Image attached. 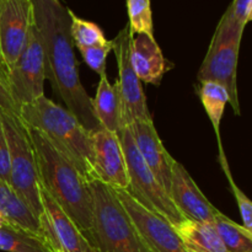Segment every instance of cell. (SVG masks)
I'll list each match as a JSON object with an SVG mask.
<instances>
[{
    "instance_id": "obj_1",
    "label": "cell",
    "mask_w": 252,
    "mask_h": 252,
    "mask_svg": "<svg viewBox=\"0 0 252 252\" xmlns=\"http://www.w3.org/2000/svg\"><path fill=\"white\" fill-rule=\"evenodd\" d=\"M33 20L44 57L46 79L54 95L61 97L88 130L101 128L89 96L79 76V63L70 36V10L62 0H32Z\"/></svg>"
},
{
    "instance_id": "obj_2",
    "label": "cell",
    "mask_w": 252,
    "mask_h": 252,
    "mask_svg": "<svg viewBox=\"0 0 252 252\" xmlns=\"http://www.w3.org/2000/svg\"><path fill=\"white\" fill-rule=\"evenodd\" d=\"M27 129L33 145L41 187L73 219L89 241L93 228V196L89 182L42 133L29 127Z\"/></svg>"
},
{
    "instance_id": "obj_3",
    "label": "cell",
    "mask_w": 252,
    "mask_h": 252,
    "mask_svg": "<svg viewBox=\"0 0 252 252\" xmlns=\"http://www.w3.org/2000/svg\"><path fill=\"white\" fill-rule=\"evenodd\" d=\"M20 118L27 127L42 133L86 181L96 180L91 132L70 111L43 95L22 106Z\"/></svg>"
},
{
    "instance_id": "obj_4",
    "label": "cell",
    "mask_w": 252,
    "mask_h": 252,
    "mask_svg": "<svg viewBox=\"0 0 252 252\" xmlns=\"http://www.w3.org/2000/svg\"><path fill=\"white\" fill-rule=\"evenodd\" d=\"M93 196V228L89 243L96 252H150L115 189L98 180L89 182Z\"/></svg>"
},
{
    "instance_id": "obj_5",
    "label": "cell",
    "mask_w": 252,
    "mask_h": 252,
    "mask_svg": "<svg viewBox=\"0 0 252 252\" xmlns=\"http://www.w3.org/2000/svg\"><path fill=\"white\" fill-rule=\"evenodd\" d=\"M245 29L234 20L230 9H226L212 37L208 52L201 64L197 80L216 81L226 89L229 103L236 116H240L238 93V61Z\"/></svg>"
},
{
    "instance_id": "obj_6",
    "label": "cell",
    "mask_w": 252,
    "mask_h": 252,
    "mask_svg": "<svg viewBox=\"0 0 252 252\" xmlns=\"http://www.w3.org/2000/svg\"><path fill=\"white\" fill-rule=\"evenodd\" d=\"M9 145V186L38 219L42 213L41 182L29 129L16 116L0 112Z\"/></svg>"
},
{
    "instance_id": "obj_7",
    "label": "cell",
    "mask_w": 252,
    "mask_h": 252,
    "mask_svg": "<svg viewBox=\"0 0 252 252\" xmlns=\"http://www.w3.org/2000/svg\"><path fill=\"white\" fill-rule=\"evenodd\" d=\"M118 138L125 155L128 179H129V185L126 192L137 203L157 216L161 217L174 228L179 225L181 221L185 220V218L177 211L167 192L158 182L154 174L150 171L148 165L140 157L129 128H123L118 133Z\"/></svg>"
},
{
    "instance_id": "obj_8",
    "label": "cell",
    "mask_w": 252,
    "mask_h": 252,
    "mask_svg": "<svg viewBox=\"0 0 252 252\" xmlns=\"http://www.w3.org/2000/svg\"><path fill=\"white\" fill-rule=\"evenodd\" d=\"M6 76L10 94L19 111L22 106L29 105L44 95V57L34 20L24 49Z\"/></svg>"
},
{
    "instance_id": "obj_9",
    "label": "cell",
    "mask_w": 252,
    "mask_h": 252,
    "mask_svg": "<svg viewBox=\"0 0 252 252\" xmlns=\"http://www.w3.org/2000/svg\"><path fill=\"white\" fill-rule=\"evenodd\" d=\"M130 39L132 34L129 26L118 32L112 39V51L115 52L118 65V89H120L121 106H122L123 127H128L138 118H150L147 105V97L143 91L142 81L138 79L130 64Z\"/></svg>"
},
{
    "instance_id": "obj_10",
    "label": "cell",
    "mask_w": 252,
    "mask_h": 252,
    "mask_svg": "<svg viewBox=\"0 0 252 252\" xmlns=\"http://www.w3.org/2000/svg\"><path fill=\"white\" fill-rule=\"evenodd\" d=\"M39 230L51 252H96L73 219L41 187Z\"/></svg>"
},
{
    "instance_id": "obj_11",
    "label": "cell",
    "mask_w": 252,
    "mask_h": 252,
    "mask_svg": "<svg viewBox=\"0 0 252 252\" xmlns=\"http://www.w3.org/2000/svg\"><path fill=\"white\" fill-rule=\"evenodd\" d=\"M32 25V0H0V66L5 73L19 59Z\"/></svg>"
},
{
    "instance_id": "obj_12",
    "label": "cell",
    "mask_w": 252,
    "mask_h": 252,
    "mask_svg": "<svg viewBox=\"0 0 252 252\" xmlns=\"http://www.w3.org/2000/svg\"><path fill=\"white\" fill-rule=\"evenodd\" d=\"M115 192L150 252H189L171 224L140 206L123 189Z\"/></svg>"
},
{
    "instance_id": "obj_13",
    "label": "cell",
    "mask_w": 252,
    "mask_h": 252,
    "mask_svg": "<svg viewBox=\"0 0 252 252\" xmlns=\"http://www.w3.org/2000/svg\"><path fill=\"white\" fill-rule=\"evenodd\" d=\"M91 139L96 180L113 189L126 191L129 179L118 134L98 128L91 132Z\"/></svg>"
},
{
    "instance_id": "obj_14",
    "label": "cell",
    "mask_w": 252,
    "mask_h": 252,
    "mask_svg": "<svg viewBox=\"0 0 252 252\" xmlns=\"http://www.w3.org/2000/svg\"><path fill=\"white\" fill-rule=\"evenodd\" d=\"M169 197L187 220L212 225L219 212L199 189L186 167L177 161H175L172 167Z\"/></svg>"
},
{
    "instance_id": "obj_15",
    "label": "cell",
    "mask_w": 252,
    "mask_h": 252,
    "mask_svg": "<svg viewBox=\"0 0 252 252\" xmlns=\"http://www.w3.org/2000/svg\"><path fill=\"white\" fill-rule=\"evenodd\" d=\"M140 157L169 194L172 167L176 160L167 153L157 132L153 118H138L128 126Z\"/></svg>"
},
{
    "instance_id": "obj_16",
    "label": "cell",
    "mask_w": 252,
    "mask_h": 252,
    "mask_svg": "<svg viewBox=\"0 0 252 252\" xmlns=\"http://www.w3.org/2000/svg\"><path fill=\"white\" fill-rule=\"evenodd\" d=\"M130 64L140 81L155 86H159L165 74L174 68V64L164 57L154 36L145 33L132 36Z\"/></svg>"
},
{
    "instance_id": "obj_17",
    "label": "cell",
    "mask_w": 252,
    "mask_h": 252,
    "mask_svg": "<svg viewBox=\"0 0 252 252\" xmlns=\"http://www.w3.org/2000/svg\"><path fill=\"white\" fill-rule=\"evenodd\" d=\"M93 110L101 128L117 134L125 128L118 84H111L106 73L100 75L96 96L93 97Z\"/></svg>"
},
{
    "instance_id": "obj_18",
    "label": "cell",
    "mask_w": 252,
    "mask_h": 252,
    "mask_svg": "<svg viewBox=\"0 0 252 252\" xmlns=\"http://www.w3.org/2000/svg\"><path fill=\"white\" fill-rule=\"evenodd\" d=\"M175 230L189 252H229L211 224L185 219Z\"/></svg>"
},
{
    "instance_id": "obj_19",
    "label": "cell",
    "mask_w": 252,
    "mask_h": 252,
    "mask_svg": "<svg viewBox=\"0 0 252 252\" xmlns=\"http://www.w3.org/2000/svg\"><path fill=\"white\" fill-rule=\"evenodd\" d=\"M0 250L6 252H51L39 234L0 219Z\"/></svg>"
},
{
    "instance_id": "obj_20",
    "label": "cell",
    "mask_w": 252,
    "mask_h": 252,
    "mask_svg": "<svg viewBox=\"0 0 252 252\" xmlns=\"http://www.w3.org/2000/svg\"><path fill=\"white\" fill-rule=\"evenodd\" d=\"M197 94L213 126L217 143H218V150L224 149L220 135V123L225 112L226 103H229L228 91L223 85L216 81H201L197 88Z\"/></svg>"
},
{
    "instance_id": "obj_21",
    "label": "cell",
    "mask_w": 252,
    "mask_h": 252,
    "mask_svg": "<svg viewBox=\"0 0 252 252\" xmlns=\"http://www.w3.org/2000/svg\"><path fill=\"white\" fill-rule=\"evenodd\" d=\"M0 214L10 223L41 235L38 219L17 197L11 187L1 180H0Z\"/></svg>"
},
{
    "instance_id": "obj_22",
    "label": "cell",
    "mask_w": 252,
    "mask_h": 252,
    "mask_svg": "<svg viewBox=\"0 0 252 252\" xmlns=\"http://www.w3.org/2000/svg\"><path fill=\"white\" fill-rule=\"evenodd\" d=\"M212 226L229 252H252V233L218 212Z\"/></svg>"
},
{
    "instance_id": "obj_23",
    "label": "cell",
    "mask_w": 252,
    "mask_h": 252,
    "mask_svg": "<svg viewBox=\"0 0 252 252\" xmlns=\"http://www.w3.org/2000/svg\"><path fill=\"white\" fill-rule=\"evenodd\" d=\"M70 36L74 48L79 51L108 42L102 30L95 22L76 16L70 10Z\"/></svg>"
},
{
    "instance_id": "obj_24",
    "label": "cell",
    "mask_w": 252,
    "mask_h": 252,
    "mask_svg": "<svg viewBox=\"0 0 252 252\" xmlns=\"http://www.w3.org/2000/svg\"><path fill=\"white\" fill-rule=\"evenodd\" d=\"M127 11L129 17L128 26L132 36L137 33L154 36L150 0H127Z\"/></svg>"
},
{
    "instance_id": "obj_25",
    "label": "cell",
    "mask_w": 252,
    "mask_h": 252,
    "mask_svg": "<svg viewBox=\"0 0 252 252\" xmlns=\"http://www.w3.org/2000/svg\"><path fill=\"white\" fill-rule=\"evenodd\" d=\"M218 153H219L218 159H219V162H220L221 170H223L224 175H225L226 180H228L231 193H233V196L235 197V201L236 203H238L239 212H240L241 219H243V226L246 229V230L251 231L252 233V202L249 199V197L244 193L243 189H239V186L236 185L235 180H234L233 175H231L230 167H229L228 160H226L224 149L218 150Z\"/></svg>"
},
{
    "instance_id": "obj_26",
    "label": "cell",
    "mask_w": 252,
    "mask_h": 252,
    "mask_svg": "<svg viewBox=\"0 0 252 252\" xmlns=\"http://www.w3.org/2000/svg\"><path fill=\"white\" fill-rule=\"evenodd\" d=\"M112 51V41H108L103 44H98V46L90 47V48L81 49L80 54L83 57L84 62L86 65L101 75L102 73H106V61Z\"/></svg>"
},
{
    "instance_id": "obj_27",
    "label": "cell",
    "mask_w": 252,
    "mask_h": 252,
    "mask_svg": "<svg viewBox=\"0 0 252 252\" xmlns=\"http://www.w3.org/2000/svg\"><path fill=\"white\" fill-rule=\"evenodd\" d=\"M0 112L20 117L19 108L16 107L10 94L6 73L1 66H0Z\"/></svg>"
},
{
    "instance_id": "obj_28",
    "label": "cell",
    "mask_w": 252,
    "mask_h": 252,
    "mask_svg": "<svg viewBox=\"0 0 252 252\" xmlns=\"http://www.w3.org/2000/svg\"><path fill=\"white\" fill-rule=\"evenodd\" d=\"M229 9L234 20L245 29L252 19V0H233Z\"/></svg>"
},
{
    "instance_id": "obj_29",
    "label": "cell",
    "mask_w": 252,
    "mask_h": 252,
    "mask_svg": "<svg viewBox=\"0 0 252 252\" xmlns=\"http://www.w3.org/2000/svg\"><path fill=\"white\" fill-rule=\"evenodd\" d=\"M10 174V158L9 145H7L6 134H5L4 125L0 117V180L9 185Z\"/></svg>"
}]
</instances>
